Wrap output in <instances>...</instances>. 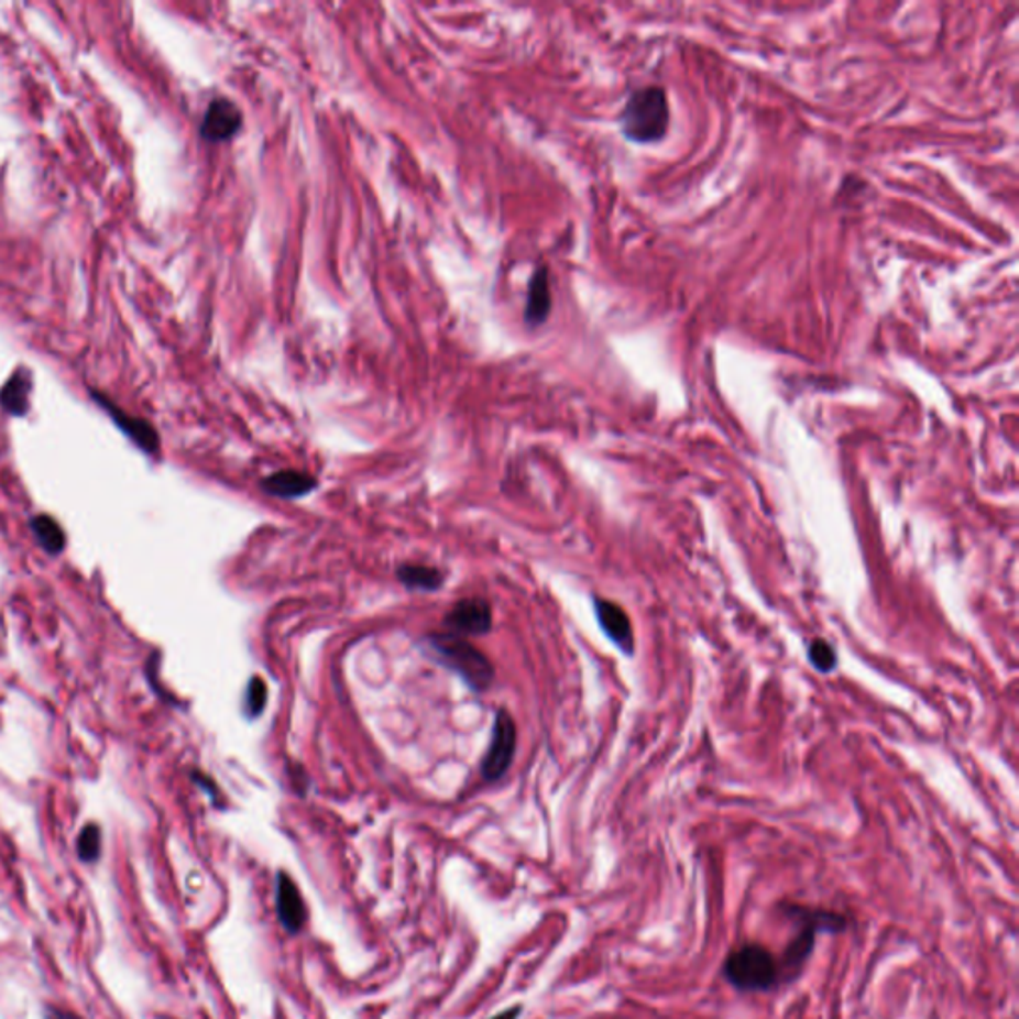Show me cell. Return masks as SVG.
<instances>
[{
	"mask_svg": "<svg viewBox=\"0 0 1019 1019\" xmlns=\"http://www.w3.org/2000/svg\"><path fill=\"white\" fill-rule=\"evenodd\" d=\"M425 651L437 664L462 677L474 691H486L494 681V666L479 647L454 634H432L425 637Z\"/></svg>",
	"mask_w": 1019,
	"mask_h": 1019,
	"instance_id": "1",
	"label": "cell"
},
{
	"mask_svg": "<svg viewBox=\"0 0 1019 1019\" xmlns=\"http://www.w3.org/2000/svg\"><path fill=\"white\" fill-rule=\"evenodd\" d=\"M785 912L791 916L797 924L801 925L799 934L792 938L791 944L787 946L779 962L780 979H792L795 974L801 969L802 964L811 956L817 936L821 932H831V934L843 932V930H846L848 922L839 912L821 910V908H809V906H785Z\"/></svg>",
	"mask_w": 1019,
	"mask_h": 1019,
	"instance_id": "2",
	"label": "cell"
},
{
	"mask_svg": "<svg viewBox=\"0 0 1019 1019\" xmlns=\"http://www.w3.org/2000/svg\"><path fill=\"white\" fill-rule=\"evenodd\" d=\"M622 132L637 144L659 142L669 128V105L664 88L645 86L629 96L622 112Z\"/></svg>",
	"mask_w": 1019,
	"mask_h": 1019,
	"instance_id": "3",
	"label": "cell"
},
{
	"mask_svg": "<svg viewBox=\"0 0 1019 1019\" xmlns=\"http://www.w3.org/2000/svg\"><path fill=\"white\" fill-rule=\"evenodd\" d=\"M723 976L741 991H769L780 982L779 960L760 944H743L728 954Z\"/></svg>",
	"mask_w": 1019,
	"mask_h": 1019,
	"instance_id": "4",
	"label": "cell"
},
{
	"mask_svg": "<svg viewBox=\"0 0 1019 1019\" xmlns=\"http://www.w3.org/2000/svg\"><path fill=\"white\" fill-rule=\"evenodd\" d=\"M516 753V725L514 719L502 709L494 721L492 741L489 750L482 759V777L486 780H498L506 775Z\"/></svg>",
	"mask_w": 1019,
	"mask_h": 1019,
	"instance_id": "5",
	"label": "cell"
},
{
	"mask_svg": "<svg viewBox=\"0 0 1019 1019\" xmlns=\"http://www.w3.org/2000/svg\"><path fill=\"white\" fill-rule=\"evenodd\" d=\"M445 625L454 635L489 634L492 629V607L482 598L462 600L448 612Z\"/></svg>",
	"mask_w": 1019,
	"mask_h": 1019,
	"instance_id": "6",
	"label": "cell"
},
{
	"mask_svg": "<svg viewBox=\"0 0 1019 1019\" xmlns=\"http://www.w3.org/2000/svg\"><path fill=\"white\" fill-rule=\"evenodd\" d=\"M277 918L287 934H299L307 924V906L303 900L299 886L293 883L289 874H277Z\"/></svg>",
	"mask_w": 1019,
	"mask_h": 1019,
	"instance_id": "7",
	"label": "cell"
},
{
	"mask_svg": "<svg viewBox=\"0 0 1019 1019\" xmlns=\"http://www.w3.org/2000/svg\"><path fill=\"white\" fill-rule=\"evenodd\" d=\"M241 122L243 118L238 106L228 98H216L204 116L201 138L208 142H228L240 132Z\"/></svg>",
	"mask_w": 1019,
	"mask_h": 1019,
	"instance_id": "8",
	"label": "cell"
},
{
	"mask_svg": "<svg viewBox=\"0 0 1019 1019\" xmlns=\"http://www.w3.org/2000/svg\"><path fill=\"white\" fill-rule=\"evenodd\" d=\"M92 396H95V401L102 405V408L110 413L112 420L118 427L122 428V432L130 437L135 447L142 448L147 454H156L157 448H160V437H157L156 428L152 427L147 420L135 418V416L120 410L114 403L106 401L105 396L98 395V393H92Z\"/></svg>",
	"mask_w": 1019,
	"mask_h": 1019,
	"instance_id": "9",
	"label": "cell"
},
{
	"mask_svg": "<svg viewBox=\"0 0 1019 1019\" xmlns=\"http://www.w3.org/2000/svg\"><path fill=\"white\" fill-rule=\"evenodd\" d=\"M595 615H598V622L602 625L605 635L620 649H624L625 654H632L635 644L634 629H632V622L625 614L624 607H620L614 602L602 600V598H595Z\"/></svg>",
	"mask_w": 1019,
	"mask_h": 1019,
	"instance_id": "10",
	"label": "cell"
},
{
	"mask_svg": "<svg viewBox=\"0 0 1019 1019\" xmlns=\"http://www.w3.org/2000/svg\"><path fill=\"white\" fill-rule=\"evenodd\" d=\"M315 489H317V480L313 479L311 474H305L299 470H282L261 480V490L283 500L302 498Z\"/></svg>",
	"mask_w": 1019,
	"mask_h": 1019,
	"instance_id": "11",
	"label": "cell"
},
{
	"mask_svg": "<svg viewBox=\"0 0 1019 1019\" xmlns=\"http://www.w3.org/2000/svg\"><path fill=\"white\" fill-rule=\"evenodd\" d=\"M31 375L26 369H19L0 391V406L12 416H24L29 410Z\"/></svg>",
	"mask_w": 1019,
	"mask_h": 1019,
	"instance_id": "12",
	"label": "cell"
},
{
	"mask_svg": "<svg viewBox=\"0 0 1019 1019\" xmlns=\"http://www.w3.org/2000/svg\"><path fill=\"white\" fill-rule=\"evenodd\" d=\"M550 285H548V273L546 270L536 271L532 277L530 292H528V302H526V322L528 325H541L546 321L551 307Z\"/></svg>",
	"mask_w": 1019,
	"mask_h": 1019,
	"instance_id": "13",
	"label": "cell"
},
{
	"mask_svg": "<svg viewBox=\"0 0 1019 1019\" xmlns=\"http://www.w3.org/2000/svg\"><path fill=\"white\" fill-rule=\"evenodd\" d=\"M396 578L405 588L416 590V592H437L445 582V576L440 570L423 566V563H403L396 570Z\"/></svg>",
	"mask_w": 1019,
	"mask_h": 1019,
	"instance_id": "14",
	"label": "cell"
},
{
	"mask_svg": "<svg viewBox=\"0 0 1019 1019\" xmlns=\"http://www.w3.org/2000/svg\"><path fill=\"white\" fill-rule=\"evenodd\" d=\"M31 526L32 532H34V538L41 544L42 550L48 551V554H53V556H58V554L64 550V546H66V536H64L61 524L54 521L53 516L41 514V516L32 518Z\"/></svg>",
	"mask_w": 1019,
	"mask_h": 1019,
	"instance_id": "15",
	"label": "cell"
},
{
	"mask_svg": "<svg viewBox=\"0 0 1019 1019\" xmlns=\"http://www.w3.org/2000/svg\"><path fill=\"white\" fill-rule=\"evenodd\" d=\"M102 853V831L98 824H86L78 836V856L86 864H92Z\"/></svg>",
	"mask_w": 1019,
	"mask_h": 1019,
	"instance_id": "16",
	"label": "cell"
},
{
	"mask_svg": "<svg viewBox=\"0 0 1019 1019\" xmlns=\"http://www.w3.org/2000/svg\"><path fill=\"white\" fill-rule=\"evenodd\" d=\"M809 661H811L812 667L821 673H831L832 669L839 664V656L834 651L829 642L824 639H814L811 645H809Z\"/></svg>",
	"mask_w": 1019,
	"mask_h": 1019,
	"instance_id": "17",
	"label": "cell"
},
{
	"mask_svg": "<svg viewBox=\"0 0 1019 1019\" xmlns=\"http://www.w3.org/2000/svg\"><path fill=\"white\" fill-rule=\"evenodd\" d=\"M265 705H267V686L260 676L251 677L248 695H245V713L251 719H258Z\"/></svg>",
	"mask_w": 1019,
	"mask_h": 1019,
	"instance_id": "18",
	"label": "cell"
},
{
	"mask_svg": "<svg viewBox=\"0 0 1019 1019\" xmlns=\"http://www.w3.org/2000/svg\"><path fill=\"white\" fill-rule=\"evenodd\" d=\"M44 1019H83L80 1016H76L70 1009L61 1008V1006H46L44 1009Z\"/></svg>",
	"mask_w": 1019,
	"mask_h": 1019,
	"instance_id": "19",
	"label": "cell"
},
{
	"mask_svg": "<svg viewBox=\"0 0 1019 1019\" xmlns=\"http://www.w3.org/2000/svg\"><path fill=\"white\" fill-rule=\"evenodd\" d=\"M194 780L198 782L199 787H204V791L209 792V797H211L213 801L218 799V787H216L213 780L204 777V775H198V773H194Z\"/></svg>",
	"mask_w": 1019,
	"mask_h": 1019,
	"instance_id": "20",
	"label": "cell"
},
{
	"mask_svg": "<svg viewBox=\"0 0 1019 1019\" xmlns=\"http://www.w3.org/2000/svg\"><path fill=\"white\" fill-rule=\"evenodd\" d=\"M521 1013L522 1006H512V1008L504 1009V1011H500L494 1018L490 1019H518L521 1018Z\"/></svg>",
	"mask_w": 1019,
	"mask_h": 1019,
	"instance_id": "21",
	"label": "cell"
},
{
	"mask_svg": "<svg viewBox=\"0 0 1019 1019\" xmlns=\"http://www.w3.org/2000/svg\"><path fill=\"white\" fill-rule=\"evenodd\" d=\"M157 1019H174V1018H166V1016H162V1018H157Z\"/></svg>",
	"mask_w": 1019,
	"mask_h": 1019,
	"instance_id": "22",
	"label": "cell"
}]
</instances>
